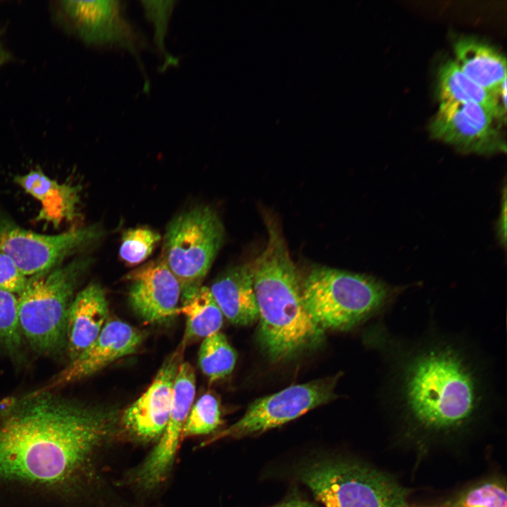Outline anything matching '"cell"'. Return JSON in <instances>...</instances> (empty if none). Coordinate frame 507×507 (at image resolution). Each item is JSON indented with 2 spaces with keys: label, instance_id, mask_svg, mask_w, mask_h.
<instances>
[{
  "label": "cell",
  "instance_id": "9",
  "mask_svg": "<svg viewBox=\"0 0 507 507\" xmlns=\"http://www.w3.org/2000/svg\"><path fill=\"white\" fill-rule=\"evenodd\" d=\"M103 234L99 225H89L55 234L25 230L0 214V250L30 277L50 270L67 257L96 242Z\"/></svg>",
  "mask_w": 507,
  "mask_h": 507
},
{
  "label": "cell",
  "instance_id": "15",
  "mask_svg": "<svg viewBox=\"0 0 507 507\" xmlns=\"http://www.w3.org/2000/svg\"><path fill=\"white\" fill-rule=\"evenodd\" d=\"M125 278L130 282V306L145 323L163 322L180 313V284L161 257L132 270Z\"/></svg>",
  "mask_w": 507,
  "mask_h": 507
},
{
  "label": "cell",
  "instance_id": "27",
  "mask_svg": "<svg viewBox=\"0 0 507 507\" xmlns=\"http://www.w3.org/2000/svg\"><path fill=\"white\" fill-rule=\"evenodd\" d=\"M160 240V234L149 227L128 229L122 236L120 256L127 264L137 265L151 255Z\"/></svg>",
  "mask_w": 507,
  "mask_h": 507
},
{
  "label": "cell",
  "instance_id": "28",
  "mask_svg": "<svg viewBox=\"0 0 507 507\" xmlns=\"http://www.w3.org/2000/svg\"><path fill=\"white\" fill-rule=\"evenodd\" d=\"M27 277L10 256L0 250V288L18 295L24 289Z\"/></svg>",
  "mask_w": 507,
  "mask_h": 507
},
{
  "label": "cell",
  "instance_id": "6",
  "mask_svg": "<svg viewBox=\"0 0 507 507\" xmlns=\"http://www.w3.org/2000/svg\"><path fill=\"white\" fill-rule=\"evenodd\" d=\"M299 476L325 507H414L410 489L363 461L324 458L303 467Z\"/></svg>",
  "mask_w": 507,
  "mask_h": 507
},
{
  "label": "cell",
  "instance_id": "30",
  "mask_svg": "<svg viewBox=\"0 0 507 507\" xmlns=\"http://www.w3.org/2000/svg\"><path fill=\"white\" fill-rule=\"evenodd\" d=\"M271 507H318V506L301 499H292Z\"/></svg>",
  "mask_w": 507,
  "mask_h": 507
},
{
  "label": "cell",
  "instance_id": "18",
  "mask_svg": "<svg viewBox=\"0 0 507 507\" xmlns=\"http://www.w3.org/2000/svg\"><path fill=\"white\" fill-rule=\"evenodd\" d=\"M15 182L41 204L36 218L58 227L65 221H72L77 215L80 199V186L59 183L49 178L41 170H33L25 175H16Z\"/></svg>",
  "mask_w": 507,
  "mask_h": 507
},
{
  "label": "cell",
  "instance_id": "21",
  "mask_svg": "<svg viewBox=\"0 0 507 507\" xmlns=\"http://www.w3.org/2000/svg\"><path fill=\"white\" fill-rule=\"evenodd\" d=\"M414 507H507L506 479L499 472L486 474L449 494Z\"/></svg>",
  "mask_w": 507,
  "mask_h": 507
},
{
  "label": "cell",
  "instance_id": "23",
  "mask_svg": "<svg viewBox=\"0 0 507 507\" xmlns=\"http://www.w3.org/2000/svg\"><path fill=\"white\" fill-rule=\"evenodd\" d=\"M236 361V351L223 333L218 332L203 339L199 351V365L210 382L230 375Z\"/></svg>",
  "mask_w": 507,
  "mask_h": 507
},
{
  "label": "cell",
  "instance_id": "4",
  "mask_svg": "<svg viewBox=\"0 0 507 507\" xmlns=\"http://www.w3.org/2000/svg\"><path fill=\"white\" fill-rule=\"evenodd\" d=\"M394 293L375 277L327 266H314L301 281L304 306L324 331H348L381 315Z\"/></svg>",
  "mask_w": 507,
  "mask_h": 507
},
{
  "label": "cell",
  "instance_id": "19",
  "mask_svg": "<svg viewBox=\"0 0 507 507\" xmlns=\"http://www.w3.org/2000/svg\"><path fill=\"white\" fill-rule=\"evenodd\" d=\"M456 62L484 89L499 94L506 84V57L494 46L473 37H461L453 44Z\"/></svg>",
  "mask_w": 507,
  "mask_h": 507
},
{
  "label": "cell",
  "instance_id": "2",
  "mask_svg": "<svg viewBox=\"0 0 507 507\" xmlns=\"http://www.w3.org/2000/svg\"><path fill=\"white\" fill-rule=\"evenodd\" d=\"M118 412L55 392L10 397L0 408V481L59 489L70 484L112 434Z\"/></svg>",
  "mask_w": 507,
  "mask_h": 507
},
{
  "label": "cell",
  "instance_id": "3",
  "mask_svg": "<svg viewBox=\"0 0 507 507\" xmlns=\"http://www.w3.org/2000/svg\"><path fill=\"white\" fill-rule=\"evenodd\" d=\"M268 241L251 263L258 309V338L265 354L280 362L320 345L324 330L307 312L301 280L276 220L265 219Z\"/></svg>",
  "mask_w": 507,
  "mask_h": 507
},
{
  "label": "cell",
  "instance_id": "5",
  "mask_svg": "<svg viewBox=\"0 0 507 507\" xmlns=\"http://www.w3.org/2000/svg\"><path fill=\"white\" fill-rule=\"evenodd\" d=\"M90 264V258H77L27 277L17 296L18 318L24 339L37 353L52 355L65 348L69 308Z\"/></svg>",
  "mask_w": 507,
  "mask_h": 507
},
{
  "label": "cell",
  "instance_id": "22",
  "mask_svg": "<svg viewBox=\"0 0 507 507\" xmlns=\"http://www.w3.org/2000/svg\"><path fill=\"white\" fill-rule=\"evenodd\" d=\"M186 317V327L180 344L185 349L200 339L219 332L223 315L209 287L201 286L196 293L180 307Z\"/></svg>",
  "mask_w": 507,
  "mask_h": 507
},
{
  "label": "cell",
  "instance_id": "26",
  "mask_svg": "<svg viewBox=\"0 0 507 507\" xmlns=\"http://www.w3.org/2000/svg\"><path fill=\"white\" fill-rule=\"evenodd\" d=\"M221 423L218 399L213 394L206 393L192 405L182 430V439L209 434Z\"/></svg>",
  "mask_w": 507,
  "mask_h": 507
},
{
  "label": "cell",
  "instance_id": "1",
  "mask_svg": "<svg viewBox=\"0 0 507 507\" xmlns=\"http://www.w3.org/2000/svg\"><path fill=\"white\" fill-rule=\"evenodd\" d=\"M365 339L381 362L378 400L392 441L417 462L461 451L489 428L500 406L496 371L472 339L434 326L403 336L379 320Z\"/></svg>",
  "mask_w": 507,
  "mask_h": 507
},
{
  "label": "cell",
  "instance_id": "17",
  "mask_svg": "<svg viewBox=\"0 0 507 507\" xmlns=\"http://www.w3.org/2000/svg\"><path fill=\"white\" fill-rule=\"evenodd\" d=\"M209 289L223 316L232 324L246 326L258 320L251 263L223 272Z\"/></svg>",
  "mask_w": 507,
  "mask_h": 507
},
{
  "label": "cell",
  "instance_id": "25",
  "mask_svg": "<svg viewBox=\"0 0 507 507\" xmlns=\"http://www.w3.org/2000/svg\"><path fill=\"white\" fill-rule=\"evenodd\" d=\"M23 343L17 296L0 288V351L11 357H18Z\"/></svg>",
  "mask_w": 507,
  "mask_h": 507
},
{
  "label": "cell",
  "instance_id": "24",
  "mask_svg": "<svg viewBox=\"0 0 507 507\" xmlns=\"http://www.w3.org/2000/svg\"><path fill=\"white\" fill-rule=\"evenodd\" d=\"M144 15L154 28V42L163 59L162 71L170 66H175L178 59L170 54L165 47L172 14L177 1H140Z\"/></svg>",
  "mask_w": 507,
  "mask_h": 507
},
{
  "label": "cell",
  "instance_id": "12",
  "mask_svg": "<svg viewBox=\"0 0 507 507\" xmlns=\"http://www.w3.org/2000/svg\"><path fill=\"white\" fill-rule=\"evenodd\" d=\"M195 393L194 369L189 363L182 361L175 380L172 404L165 428L157 445L135 473V480L141 487L154 488L163 481L170 470Z\"/></svg>",
  "mask_w": 507,
  "mask_h": 507
},
{
  "label": "cell",
  "instance_id": "13",
  "mask_svg": "<svg viewBox=\"0 0 507 507\" xmlns=\"http://www.w3.org/2000/svg\"><path fill=\"white\" fill-rule=\"evenodd\" d=\"M144 332L119 319H109L96 340L76 358L34 392H55L90 377L114 361L134 353L145 339Z\"/></svg>",
  "mask_w": 507,
  "mask_h": 507
},
{
  "label": "cell",
  "instance_id": "16",
  "mask_svg": "<svg viewBox=\"0 0 507 507\" xmlns=\"http://www.w3.org/2000/svg\"><path fill=\"white\" fill-rule=\"evenodd\" d=\"M108 317L105 290L92 282L80 290L70 306L65 330V349L70 361L96 340Z\"/></svg>",
  "mask_w": 507,
  "mask_h": 507
},
{
  "label": "cell",
  "instance_id": "7",
  "mask_svg": "<svg viewBox=\"0 0 507 507\" xmlns=\"http://www.w3.org/2000/svg\"><path fill=\"white\" fill-rule=\"evenodd\" d=\"M223 239V225L208 206L191 208L170 222L161 258L180 284L182 303L202 286Z\"/></svg>",
  "mask_w": 507,
  "mask_h": 507
},
{
  "label": "cell",
  "instance_id": "20",
  "mask_svg": "<svg viewBox=\"0 0 507 507\" xmlns=\"http://www.w3.org/2000/svg\"><path fill=\"white\" fill-rule=\"evenodd\" d=\"M438 97L440 103L463 102L476 104L489 112L496 120H506V84L499 94L481 87L470 80L455 61L449 60L438 73Z\"/></svg>",
  "mask_w": 507,
  "mask_h": 507
},
{
  "label": "cell",
  "instance_id": "11",
  "mask_svg": "<svg viewBox=\"0 0 507 507\" xmlns=\"http://www.w3.org/2000/svg\"><path fill=\"white\" fill-rule=\"evenodd\" d=\"M496 119L472 103H440L429 125L431 136L466 153L490 155L506 151Z\"/></svg>",
  "mask_w": 507,
  "mask_h": 507
},
{
  "label": "cell",
  "instance_id": "8",
  "mask_svg": "<svg viewBox=\"0 0 507 507\" xmlns=\"http://www.w3.org/2000/svg\"><path fill=\"white\" fill-rule=\"evenodd\" d=\"M340 374L307 383L289 386L251 403L236 423L218 432L205 444L223 438H240L261 434L293 420L332 401Z\"/></svg>",
  "mask_w": 507,
  "mask_h": 507
},
{
  "label": "cell",
  "instance_id": "10",
  "mask_svg": "<svg viewBox=\"0 0 507 507\" xmlns=\"http://www.w3.org/2000/svg\"><path fill=\"white\" fill-rule=\"evenodd\" d=\"M61 6L70 27L84 42L130 52L144 73V89H149V79L140 56L147 46L146 41L125 15L124 1L68 0L62 1Z\"/></svg>",
  "mask_w": 507,
  "mask_h": 507
},
{
  "label": "cell",
  "instance_id": "14",
  "mask_svg": "<svg viewBox=\"0 0 507 507\" xmlns=\"http://www.w3.org/2000/svg\"><path fill=\"white\" fill-rule=\"evenodd\" d=\"M185 348L180 344L158 370L147 389L122 415L126 430L141 440L150 441L162 435L170 411L173 385Z\"/></svg>",
  "mask_w": 507,
  "mask_h": 507
},
{
  "label": "cell",
  "instance_id": "29",
  "mask_svg": "<svg viewBox=\"0 0 507 507\" xmlns=\"http://www.w3.org/2000/svg\"><path fill=\"white\" fill-rule=\"evenodd\" d=\"M501 217L499 220L498 223V236L500 239V241L502 244L506 245V189H504V194H503V201L502 203V208H501Z\"/></svg>",
  "mask_w": 507,
  "mask_h": 507
}]
</instances>
